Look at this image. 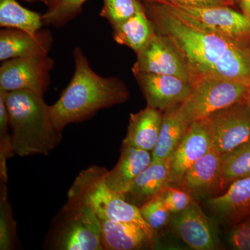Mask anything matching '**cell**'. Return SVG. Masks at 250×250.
Wrapping results in <instances>:
<instances>
[{
  "label": "cell",
  "instance_id": "6da1fadb",
  "mask_svg": "<svg viewBox=\"0 0 250 250\" xmlns=\"http://www.w3.org/2000/svg\"><path fill=\"white\" fill-rule=\"evenodd\" d=\"M155 30L182 55L193 82L218 77L250 82V45L207 29L174 5L142 0Z\"/></svg>",
  "mask_w": 250,
  "mask_h": 250
},
{
  "label": "cell",
  "instance_id": "7a4b0ae2",
  "mask_svg": "<svg viewBox=\"0 0 250 250\" xmlns=\"http://www.w3.org/2000/svg\"><path fill=\"white\" fill-rule=\"evenodd\" d=\"M73 55V77L57 103L50 106L54 123L62 131L67 125L91 118L100 110L125 103L130 95L119 78L102 77L94 71L80 47L75 49Z\"/></svg>",
  "mask_w": 250,
  "mask_h": 250
},
{
  "label": "cell",
  "instance_id": "3957f363",
  "mask_svg": "<svg viewBox=\"0 0 250 250\" xmlns=\"http://www.w3.org/2000/svg\"><path fill=\"white\" fill-rule=\"evenodd\" d=\"M15 155H47L62 139L43 95L28 90L4 92Z\"/></svg>",
  "mask_w": 250,
  "mask_h": 250
},
{
  "label": "cell",
  "instance_id": "277c9868",
  "mask_svg": "<svg viewBox=\"0 0 250 250\" xmlns=\"http://www.w3.org/2000/svg\"><path fill=\"white\" fill-rule=\"evenodd\" d=\"M107 171L96 166L82 170L69 189L67 202L88 206L99 218L138 225L147 233L153 248L156 233L145 221L139 207L109 188L106 182Z\"/></svg>",
  "mask_w": 250,
  "mask_h": 250
},
{
  "label": "cell",
  "instance_id": "5b68a950",
  "mask_svg": "<svg viewBox=\"0 0 250 250\" xmlns=\"http://www.w3.org/2000/svg\"><path fill=\"white\" fill-rule=\"evenodd\" d=\"M48 246L57 250H103L100 220L88 206L66 202L54 219Z\"/></svg>",
  "mask_w": 250,
  "mask_h": 250
},
{
  "label": "cell",
  "instance_id": "8992f818",
  "mask_svg": "<svg viewBox=\"0 0 250 250\" xmlns=\"http://www.w3.org/2000/svg\"><path fill=\"white\" fill-rule=\"evenodd\" d=\"M250 82L218 77H205L192 83L188 98L179 106L187 121L206 119L246 98Z\"/></svg>",
  "mask_w": 250,
  "mask_h": 250
},
{
  "label": "cell",
  "instance_id": "52a82bcc",
  "mask_svg": "<svg viewBox=\"0 0 250 250\" xmlns=\"http://www.w3.org/2000/svg\"><path fill=\"white\" fill-rule=\"evenodd\" d=\"M54 65L48 54L4 61L0 67V90H28L43 95Z\"/></svg>",
  "mask_w": 250,
  "mask_h": 250
},
{
  "label": "cell",
  "instance_id": "ba28073f",
  "mask_svg": "<svg viewBox=\"0 0 250 250\" xmlns=\"http://www.w3.org/2000/svg\"><path fill=\"white\" fill-rule=\"evenodd\" d=\"M136 56L133 74L171 75L193 83L191 74L179 51L167 37L156 31Z\"/></svg>",
  "mask_w": 250,
  "mask_h": 250
},
{
  "label": "cell",
  "instance_id": "9c48e42d",
  "mask_svg": "<svg viewBox=\"0 0 250 250\" xmlns=\"http://www.w3.org/2000/svg\"><path fill=\"white\" fill-rule=\"evenodd\" d=\"M207 120L213 147L221 156L250 139V108L245 100L213 113Z\"/></svg>",
  "mask_w": 250,
  "mask_h": 250
},
{
  "label": "cell",
  "instance_id": "30bf717a",
  "mask_svg": "<svg viewBox=\"0 0 250 250\" xmlns=\"http://www.w3.org/2000/svg\"><path fill=\"white\" fill-rule=\"evenodd\" d=\"M172 229L188 246L195 250L218 249V230L195 200L186 209L174 214Z\"/></svg>",
  "mask_w": 250,
  "mask_h": 250
},
{
  "label": "cell",
  "instance_id": "8fae6325",
  "mask_svg": "<svg viewBox=\"0 0 250 250\" xmlns=\"http://www.w3.org/2000/svg\"><path fill=\"white\" fill-rule=\"evenodd\" d=\"M174 6L195 18L207 29L250 45V17L243 12H238L229 6Z\"/></svg>",
  "mask_w": 250,
  "mask_h": 250
},
{
  "label": "cell",
  "instance_id": "7c38bea8",
  "mask_svg": "<svg viewBox=\"0 0 250 250\" xmlns=\"http://www.w3.org/2000/svg\"><path fill=\"white\" fill-rule=\"evenodd\" d=\"M134 75L147 105L162 112L181 106L192 90V83L179 77L152 73Z\"/></svg>",
  "mask_w": 250,
  "mask_h": 250
},
{
  "label": "cell",
  "instance_id": "4fadbf2b",
  "mask_svg": "<svg viewBox=\"0 0 250 250\" xmlns=\"http://www.w3.org/2000/svg\"><path fill=\"white\" fill-rule=\"evenodd\" d=\"M212 147L213 143L207 118L192 122L173 154L169 158L170 186L179 185L189 167Z\"/></svg>",
  "mask_w": 250,
  "mask_h": 250
},
{
  "label": "cell",
  "instance_id": "5bb4252c",
  "mask_svg": "<svg viewBox=\"0 0 250 250\" xmlns=\"http://www.w3.org/2000/svg\"><path fill=\"white\" fill-rule=\"evenodd\" d=\"M192 197H210L223 189L221 155L212 147L205 156L195 161L184 174L179 184Z\"/></svg>",
  "mask_w": 250,
  "mask_h": 250
},
{
  "label": "cell",
  "instance_id": "9a60e30c",
  "mask_svg": "<svg viewBox=\"0 0 250 250\" xmlns=\"http://www.w3.org/2000/svg\"><path fill=\"white\" fill-rule=\"evenodd\" d=\"M52 43L53 36L47 29L31 34L19 29L4 28L0 31V61L46 55Z\"/></svg>",
  "mask_w": 250,
  "mask_h": 250
},
{
  "label": "cell",
  "instance_id": "2e32d148",
  "mask_svg": "<svg viewBox=\"0 0 250 250\" xmlns=\"http://www.w3.org/2000/svg\"><path fill=\"white\" fill-rule=\"evenodd\" d=\"M152 161V155L149 151L123 145L116 165L107 171L106 184L113 192L125 195L136 177Z\"/></svg>",
  "mask_w": 250,
  "mask_h": 250
},
{
  "label": "cell",
  "instance_id": "e0dca14e",
  "mask_svg": "<svg viewBox=\"0 0 250 250\" xmlns=\"http://www.w3.org/2000/svg\"><path fill=\"white\" fill-rule=\"evenodd\" d=\"M220 218L238 223L250 216V176L232 182L222 195L206 202Z\"/></svg>",
  "mask_w": 250,
  "mask_h": 250
},
{
  "label": "cell",
  "instance_id": "ac0fdd59",
  "mask_svg": "<svg viewBox=\"0 0 250 250\" xmlns=\"http://www.w3.org/2000/svg\"><path fill=\"white\" fill-rule=\"evenodd\" d=\"M171 170L169 159L154 161L135 179L124 197L126 201L140 207L157 196L170 186Z\"/></svg>",
  "mask_w": 250,
  "mask_h": 250
},
{
  "label": "cell",
  "instance_id": "d6986e66",
  "mask_svg": "<svg viewBox=\"0 0 250 250\" xmlns=\"http://www.w3.org/2000/svg\"><path fill=\"white\" fill-rule=\"evenodd\" d=\"M163 116L164 112L149 105L137 113H131L123 146L152 151L160 133Z\"/></svg>",
  "mask_w": 250,
  "mask_h": 250
},
{
  "label": "cell",
  "instance_id": "ffe728a7",
  "mask_svg": "<svg viewBox=\"0 0 250 250\" xmlns=\"http://www.w3.org/2000/svg\"><path fill=\"white\" fill-rule=\"evenodd\" d=\"M104 250H136L152 248L146 231L134 224L99 218Z\"/></svg>",
  "mask_w": 250,
  "mask_h": 250
},
{
  "label": "cell",
  "instance_id": "44dd1931",
  "mask_svg": "<svg viewBox=\"0 0 250 250\" xmlns=\"http://www.w3.org/2000/svg\"><path fill=\"white\" fill-rule=\"evenodd\" d=\"M191 124L182 114L179 106L164 112L162 125L155 147L152 151V160L169 159L179 146Z\"/></svg>",
  "mask_w": 250,
  "mask_h": 250
},
{
  "label": "cell",
  "instance_id": "7402d4cb",
  "mask_svg": "<svg viewBox=\"0 0 250 250\" xmlns=\"http://www.w3.org/2000/svg\"><path fill=\"white\" fill-rule=\"evenodd\" d=\"M112 27L114 41L129 47L136 54L147 45L156 32L143 6L134 16Z\"/></svg>",
  "mask_w": 250,
  "mask_h": 250
},
{
  "label": "cell",
  "instance_id": "603a6c76",
  "mask_svg": "<svg viewBox=\"0 0 250 250\" xmlns=\"http://www.w3.org/2000/svg\"><path fill=\"white\" fill-rule=\"evenodd\" d=\"M43 25L41 15L26 9L16 0H0V26L36 34Z\"/></svg>",
  "mask_w": 250,
  "mask_h": 250
},
{
  "label": "cell",
  "instance_id": "cb8c5ba5",
  "mask_svg": "<svg viewBox=\"0 0 250 250\" xmlns=\"http://www.w3.org/2000/svg\"><path fill=\"white\" fill-rule=\"evenodd\" d=\"M250 176V139L233 151L221 156L222 188Z\"/></svg>",
  "mask_w": 250,
  "mask_h": 250
},
{
  "label": "cell",
  "instance_id": "d4e9b609",
  "mask_svg": "<svg viewBox=\"0 0 250 250\" xmlns=\"http://www.w3.org/2000/svg\"><path fill=\"white\" fill-rule=\"evenodd\" d=\"M6 182L1 181L0 198V250H10L16 246V225L8 199Z\"/></svg>",
  "mask_w": 250,
  "mask_h": 250
},
{
  "label": "cell",
  "instance_id": "484cf974",
  "mask_svg": "<svg viewBox=\"0 0 250 250\" xmlns=\"http://www.w3.org/2000/svg\"><path fill=\"white\" fill-rule=\"evenodd\" d=\"M88 0H59L42 15V22L56 28L63 27L82 12V7Z\"/></svg>",
  "mask_w": 250,
  "mask_h": 250
},
{
  "label": "cell",
  "instance_id": "4316f807",
  "mask_svg": "<svg viewBox=\"0 0 250 250\" xmlns=\"http://www.w3.org/2000/svg\"><path fill=\"white\" fill-rule=\"evenodd\" d=\"M100 16L105 18L112 27L124 22L142 8L139 0H103Z\"/></svg>",
  "mask_w": 250,
  "mask_h": 250
},
{
  "label": "cell",
  "instance_id": "83f0119b",
  "mask_svg": "<svg viewBox=\"0 0 250 250\" xmlns=\"http://www.w3.org/2000/svg\"><path fill=\"white\" fill-rule=\"evenodd\" d=\"M9 121L4 95L0 93V177L1 181L7 183L8 174L6 162L15 156L9 133Z\"/></svg>",
  "mask_w": 250,
  "mask_h": 250
},
{
  "label": "cell",
  "instance_id": "f1b7e54d",
  "mask_svg": "<svg viewBox=\"0 0 250 250\" xmlns=\"http://www.w3.org/2000/svg\"><path fill=\"white\" fill-rule=\"evenodd\" d=\"M139 209L145 221L155 233L170 221V212L166 208L160 195L143 204Z\"/></svg>",
  "mask_w": 250,
  "mask_h": 250
},
{
  "label": "cell",
  "instance_id": "f546056e",
  "mask_svg": "<svg viewBox=\"0 0 250 250\" xmlns=\"http://www.w3.org/2000/svg\"><path fill=\"white\" fill-rule=\"evenodd\" d=\"M159 195L166 208L173 215L186 209L194 200L193 197L184 189L172 186L166 187Z\"/></svg>",
  "mask_w": 250,
  "mask_h": 250
},
{
  "label": "cell",
  "instance_id": "4dcf8cb0",
  "mask_svg": "<svg viewBox=\"0 0 250 250\" xmlns=\"http://www.w3.org/2000/svg\"><path fill=\"white\" fill-rule=\"evenodd\" d=\"M228 241L233 250H250V216L236 224L229 233Z\"/></svg>",
  "mask_w": 250,
  "mask_h": 250
},
{
  "label": "cell",
  "instance_id": "1f68e13d",
  "mask_svg": "<svg viewBox=\"0 0 250 250\" xmlns=\"http://www.w3.org/2000/svg\"><path fill=\"white\" fill-rule=\"evenodd\" d=\"M177 6L188 7H207L213 6H229L231 0H161Z\"/></svg>",
  "mask_w": 250,
  "mask_h": 250
},
{
  "label": "cell",
  "instance_id": "d6a6232c",
  "mask_svg": "<svg viewBox=\"0 0 250 250\" xmlns=\"http://www.w3.org/2000/svg\"><path fill=\"white\" fill-rule=\"evenodd\" d=\"M236 1L242 10V12L250 17V0H231Z\"/></svg>",
  "mask_w": 250,
  "mask_h": 250
},
{
  "label": "cell",
  "instance_id": "836d02e7",
  "mask_svg": "<svg viewBox=\"0 0 250 250\" xmlns=\"http://www.w3.org/2000/svg\"><path fill=\"white\" fill-rule=\"evenodd\" d=\"M39 1L45 4L46 6H48V8H50L57 4L59 0H39Z\"/></svg>",
  "mask_w": 250,
  "mask_h": 250
},
{
  "label": "cell",
  "instance_id": "e575fe53",
  "mask_svg": "<svg viewBox=\"0 0 250 250\" xmlns=\"http://www.w3.org/2000/svg\"><path fill=\"white\" fill-rule=\"evenodd\" d=\"M245 100H246V103L248 104V106H249L250 108V86L249 89L248 90V92H247Z\"/></svg>",
  "mask_w": 250,
  "mask_h": 250
},
{
  "label": "cell",
  "instance_id": "d590c367",
  "mask_svg": "<svg viewBox=\"0 0 250 250\" xmlns=\"http://www.w3.org/2000/svg\"><path fill=\"white\" fill-rule=\"evenodd\" d=\"M23 1H27V2H34V1H39V0H23Z\"/></svg>",
  "mask_w": 250,
  "mask_h": 250
}]
</instances>
